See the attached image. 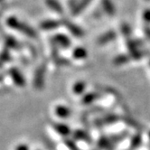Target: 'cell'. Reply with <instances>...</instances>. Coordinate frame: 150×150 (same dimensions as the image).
<instances>
[{"mask_svg":"<svg viewBox=\"0 0 150 150\" xmlns=\"http://www.w3.org/2000/svg\"><path fill=\"white\" fill-rule=\"evenodd\" d=\"M110 145H111V141H110V137L102 136L98 141V146L100 149H105V150H110Z\"/></svg>","mask_w":150,"mask_h":150,"instance_id":"cell-18","label":"cell"},{"mask_svg":"<svg viewBox=\"0 0 150 150\" xmlns=\"http://www.w3.org/2000/svg\"><path fill=\"white\" fill-rule=\"evenodd\" d=\"M6 25L10 28H12L14 30L20 31L22 34H24V35H27L29 37L35 38L37 36L36 32L33 28H32L31 26H29L28 25H26V24H25L23 22H21V21H19L15 16L9 17L6 20Z\"/></svg>","mask_w":150,"mask_h":150,"instance_id":"cell-1","label":"cell"},{"mask_svg":"<svg viewBox=\"0 0 150 150\" xmlns=\"http://www.w3.org/2000/svg\"><path fill=\"white\" fill-rule=\"evenodd\" d=\"M15 150H29V146L26 144H20L16 147Z\"/></svg>","mask_w":150,"mask_h":150,"instance_id":"cell-27","label":"cell"},{"mask_svg":"<svg viewBox=\"0 0 150 150\" xmlns=\"http://www.w3.org/2000/svg\"><path fill=\"white\" fill-rule=\"evenodd\" d=\"M148 137H149V139H150V131H149V133H148Z\"/></svg>","mask_w":150,"mask_h":150,"instance_id":"cell-30","label":"cell"},{"mask_svg":"<svg viewBox=\"0 0 150 150\" xmlns=\"http://www.w3.org/2000/svg\"><path fill=\"white\" fill-rule=\"evenodd\" d=\"M116 33L113 31V30H110V31H108L107 33L103 34L102 35H100L98 39V45H106V44H109V42L114 41L116 39Z\"/></svg>","mask_w":150,"mask_h":150,"instance_id":"cell-7","label":"cell"},{"mask_svg":"<svg viewBox=\"0 0 150 150\" xmlns=\"http://www.w3.org/2000/svg\"><path fill=\"white\" fill-rule=\"evenodd\" d=\"M10 58V53L8 51V48H6L1 53H0V66H2L3 64H5Z\"/></svg>","mask_w":150,"mask_h":150,"instance_id":"cell-22","label":"cell"},{"mask_svg":"<svg viewBox=\"0 0 150 150\" xmlns=\"http://www.w3.org/2000/svg\"><path fill=\"white\" fill-rule=\"evenodd\" d=\"M53 41H54L55 45L58 46H61L62 48H69L71 45V40L65 35H62V34H58L54 36L53 38Z\"/></svg>","mask_w":150,"mask_h":150,"instance_id":"cell-6","label":"cell"},{"mask_svg":"<svg viewBox=\"0 0 150 150\" xmlns=\"http://www.w3.org/2000/svg\"><path fill=\"white\" fill-rule=\"evenodd\" d=\"M143 19L146 25H150V8L146 9L143 13Z\"/></svg>","mask_w":150,"mask_h":150,"instance_id":"cell-26","label":"cell"},{"mask_svg":"<svg viewBox=\"0 0 150 150\" xmlns=\"http://www.w3.org/2000/svg\"><path fill=\"white\" fill-rule=\"evenodd\" d=\"M73 138L75 140H81V141H85L87 143L91 142V138L89 136L87 132H85L84 130L81 129H77L76 131L73 132Z\"/></svg>","mask_w":150,"mask_h":150,"instance_id":"cell-12","label":"cell"},{"mask_svg":"<svg viewBox=\"0 0 150 150\" xmlns=\"http://www.w3.org/2000/svg\"><path fill=\"white\" fill-rule=\"evenodd\" d=\"M142 143V137L141 135L137 133L133 136L131 141H130V148L131 149H137Z\"/></svg>","mask_w":150,"mask_h":150,"instance_id":"cell-20","label":"cell"},{"mask_svg":"<svg viewBox=\"0 0 150 150\" xmlns=\"http://www.w3.org/2000/svg\"><path fill=\"white\" fill-rule=\"evenodd\" d=\"M121 32L122 34L126 36V37H129L130 34H131V29L130 26L128 25L127 24H123L121 25Z\"/></svg>","mask_w":150,"mask_h":150,"instance_id":"cell-24","label":"cell"},{"mask_svg":"<svg viewBox=\"0 0 150 150\" xmlns=\"http://www.w3.org/2000/svg\"><path fill=\"white\" fill-rule=\"evenodd\" d=\"M0 1H2V0H0Z\"/></svg>","mask_w":150,"mask_h":150,"instance_id":"cell-31","label":"cell"},{"mask_svg":"<svg viewBox=\"0 0 150 150\" xmlns=\"http://www.w3.org/2000/svg\"><path fill=\"white\" fill-rule=\"evenodd\" d=\"M91 1L92 0H80V1L72 7V10H71L72 16H78L81 12H83L84 9L91 3Z\"/></svg>","mask_w":150,"mask_h":150,"instance_id":"cell-8","label":"cell"},{"mask_svg":"<svg viewBox=\"0 0 150 150\" xmlns=\"http://www.w3.org/2000/svg\"><path fill=\"white\" fill-rule=\"evenodd\" d=\"M144 31H145V35L147 36V38H149V39H150V26H149L148 25L145 27Z\"/></svg>","mask_w":150,"mask_h":150,"instance_id":"cell-28","label":"cell"},{"mask_svg":"<svg viewBox=\"0 0 150 150\" xmlns=\"http://www.w3.org/2000/svg\"><path fill=\"white\" fill-rule=\"evenodd\" d=\"M124 120H125V122H127L130 127H133L135 128H137V129H139V128L141 127V126L139 125L136 120H134L133 119H130V117H125Z\"/></svg>","mask_w":150,"mask_h":150,"instance_id":"cell-25","label":"cell"},{"mask_svg":"<svg viewBox=\"0 0 150 150\" xmlns=\"http://www.w3.org/2000/svg\"><path fill=\"white\" fill-rule=\"evenodd\" d=\"M61 25V22L57 20H45L40 24V28L42 30H52V29H56Z\"/></svg>","mask_w":150,"mask_h":150,"instance_id":"cell-9","label":"cell"},{"mask_svg":"<svg viewBox=\"0 0 150 150\" xmlns=\"http://www.w3.org/2000/svg\"><path fill=\"white\" fill-rule=\"evenodd\" d=\"M52 127L55 129V131L58 134H60L61 136L67 137V136H69L71 134V128L66 124H63V123H53Z\"/></svg>","mask_w":150,"mask_h":150,"instance_id":"cell-10","label":"cell"},{"mask_svg":"<svg viewBox=\"0 0 150 150\" xmlns=\"http://www.w3.org/2000/svg\"><path fill=\"white\" fill-rule=\"evenodd\" d=\"M45 65H42L35 71V79H34V86L36 90H41L45 83Z\"/></svg>","mask_w":150,"mask_h":150,"instance_id":"cell-2","label":"cell"},{"mask_svg":"<svg viewBox=\"0 0 150 150\" xmlns=\"http://www.w3.org/2000/svg\"><path fill=\"white\" fill-rule=\"evenodd\" d=\"M120 120V117L116 114H108L105 117H103L102 119L95 120V124L98 125V127H101L103 125H110L112 123H115Z\"/></svg>","mask_w":150,"mask_h":150,"instance_id":"cell-5","label":"cell"},{"mask_svg":"<svg viewBox=\"0 0 150 150\" xmlns=\"http://www.w3.org/2000/svg\"><path fill=\"white\" fill-rule=\"evenodd\" d=\"M72 56L77 60L85 59L88 56V52L84 47H76L72 52Z\"/></svg>","mask_w":150,"mask_h":150,"instance_id":"cell-16","label":"cell"},{"mask_svg":"<svg viewBox=\"0 0 150 150\" xmlns=\"http://www.w3.org/2000/svg\"><path fill=\"white\" fill-rule=\"evenodd\" d=\"M130 60V56L127 55V54H120L115 57L113 62L115 65H122V64H125L127 62H128Z\"/></svg>","mask_w":150,"mask_h":150,"instance_id":"cell-19","label":"cell"},{"mask_svg":"<svg viewBox=\"0 0 150 150\" xmlns=\"http://www.w3.org/2000/svg\"><path fill=\"white\" fill-rule=\"evenodd\" d=\"M79 1H80V0H69V6L72 8Z\"/></svg>","mask_w":150,"mask_h":150,"instance_id":"cell-29","label":"cell"},{"mask_svg":"<svg viewBox=\"0 0 150 150\" xmlns=\"http://www.w3.org/2000/svg\"><path fill=\"white\" fill-rule=\"evenodd\" d=\"M62 25L64 26H65L71 32V34L73 36H75V37H82L84 35L83 30L80 26H78L77 25H75L72 22H71L70 20H68V19H62Z\"/></svg>","mask_w":150,"mask_h":150,"instance_id":"cell-3","label":"cell"},{"mask_svg":"<svg viewBox=\"0 0 150 150\" xmlns=\"http://www.w3.org/2000/svg\"><path fill=\"white\" fill-rule=\"evenodd\" d=\"M64 143H65L66 146L70 150H80L79 147L77 146V145L75 144V141L72 140V139H65V140H64Z\"/></svg>","mask_w":150,"mask_h":150,"instance_id":"cell-23","label":"cell"},{"mask_svg":"<svg viewBox=\"0 0 150 150\" xmlns=\"http://www.w3.org/2000/svg\"><path fill=\"white\" fill-rule=\"evenodd\" d=\"M55 114L61 119H66L71 116V110L64 105H58L55 107Z\"/></svg>","mask_w":150,"mask_h":150,"instance_id":"cell-13","label":"cell"},{"mask_svg":"<svg viewBox=\"0 0 150 150\" xmlns=\"http://www.w3.org/2000/svg\"><path fill=\"white\" fill-rule=\"evenodd\" d=\"M86 89V83L82 81H79L77 82H75L72 86V91L76 95H81L85 91Z\"/></svg>","mask_w":150,"mask_h":150,"instance_id":"cell-17","label":"cell"},{"mask_svg":"<svg viewBox=\"0 0 150 150\" xmlns=\"http://www.w3.org/2000/svg\"><path fill=\"white\" fill-rule=\"evenodd\" d=\"M6 48H11V49H18L19 48V44L18 42H16L15 40V38L13 37H7L6 40Z\"/></svg>","mask_w":150,"mask_h":150,"instance_id":"cell-21","label":"cell"},{"mask_svg":"<svg viewBox=\"0 0 150 150\" xmlns=\"http://www.w3.org/2000/svg\"><path fill=\"white\" fill-rule=\"evenodd\" d=\"M101 6L107 15H109L110 16L115 15L116 8H115L111 0H101Z\"/></svg>","mask_w":150,"mask_h":150,"instance_id":"cell-11","label":"cell"},{"mask_svg":"<svg viewBox=\"0 0 150 150\" xmlns=\"http://www.w3.org/2000/svg\"><path fill=\"white\" fill-rule=\"evenodd\" d=\"M45 4L48 6L49 8L52 10V11H54L58 14L63 13V8L62 5L59 3L58 0H45Z\"/></svg>","mask_w":150,"mask_h":150,"instance_id":"cell-14","label":"cell"},{"mask_svg":"<svg viewBox=\"0 0 150 150\" xmlns=\"http://www.w3.org/2000/svg\"><path fill=\"white\" fill-rule=\"evenodd\" d=\"M9 75L10 77L12 78L14 83L18 87H24L25 85V79L24 78L23 74L20 72V71L18 69H16V67H13L9 70Z\"/></svg>","mask_w":150,"mask_h":150,"instance_id":"cell-4","label":"cell"},{"mask_svg":"<svg viewBox=\"0 0 150 150\" xmlns=\"http://www.w3.org/2000/svg\"><path fill=\"white\" fill-rule=\"evenodd\" d=\"M100 98V94L98 92H90L87 93L86 95H84V97L81 99V102L84 105H90L93 103L96 100H98Z\"/></svg>","mask_w":150,"mask_h":150,"instance_id":"cell-15","label":"cell"}]
</instances>
